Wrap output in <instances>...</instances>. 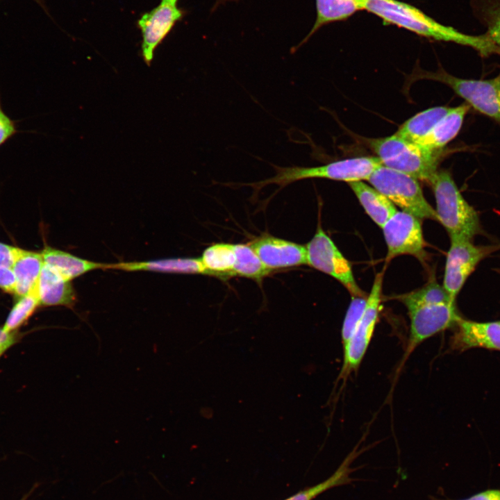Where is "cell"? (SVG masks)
Masks as SVG:
<instances>
[{
    "mask_svg": "<svg viewBox=\"0 0 500 500\" xmlns=\"http://www.w3.org/2000/svg\"><path fill=\"white\" fill-rule=\"evenodd\" d=\"M365 10L382 19L418 35L437 41L471 47L483 56L500 54L499 48L487 33L471 35L435 20L414 6L399 0H366Z\"/></svg>",
    "mask_w": 500,
    "mask_h": 500,
    "instance_id": "1",
    "label": "cell"
},
{
    "mask_svg": "<svg viewBox=\"0 0 500 500\" xmlns=\"http://www.w3.org/2000/svg\"><path fill=\"white\" fill-rule=\"evenodd\" d=\"M428 183L434 193L438 222L450 239L472 240L481 230L479 217L460 193L451 174L438 170Z\"/></svg>",
    "mask_w": 500,
    "mask_h": 500,
    "instance_id": "2",
    "label": "cell"
},
{
    "mask_svg": "<svg viewBox=\"0 0 500 500\" xmlns=\"http://www.w3.org/2000/svg\"><path fill=\"white\" fill-rule=\"evenodd\" d=\"M382 165L376 156H362L344 159L315 167H279L273 165L276 174L256 183L244 184L258 191L269 184L286 185L307 178H326L347 183L367 181L373 172Z\"/></svg>",
    "mask_w": 500,
    "mask_h": 500,
    "instance_id": "3",
    "label": "cell"
},
{
    "mask_svg": "<svg viewBox=\"0 0 500 500\" xmlns=\"http://www.w3.org/2000/svg\"><path fill=\"white\" fill-rule=\"evenodd\" d=\"M382 165L428 183L438 171L441 153L430 151L397 133L368 140Z\"/></svg>",
    "mask_w": 500,
    "mask_h": 500,
    "instance_id": "4",
    "label": "cell"
},
{
    "mask_svg": "<svg viewBox=\"0 0 500 500\" xmlns=\"http://www.w3.org/2000/svg\"><path fill=\"white\" fill-rule=\"evenodd\" d=\"M367 181L402 211L421 220L438 222L435 210L425 199L418 180L414 177L381 165Z\"/></svg>",
    "mask_w": 500,
    "mask_h": 500,
    "instance_id": "5",
    "label": "cell"
},
{
    "mask_svg": "<svg viewBox=\"0 0 500 500\" xmlns=\"http://www.w3.org/2000/svg\"><path fill=\"white\" fill-rule=\"evenodd\" d=\"M413 78L439 81L452 89L476 111L500 122V74L487 80L454 76L442 69L436 72L418 71Z\"/></svg>",
    "mask_w": 500,
    "mask_h": 500,
    "instance_id": "6",
    "label": "cell"
},
{
    "mask_svg": "<svg viewBox=\"0 0 500 500\" xmlns=\"http://www.w3.org/2000/svg\"><path fill=\"white\" fill-rule=\"evenodd\" d=\"M383 279V272L376 274L362 317L350 339L342 346L343 362L338 381L343 385L359 368L372 339L380 311Z\"/></svg>",
    "mask_w": 500,
    "mask_h": 500,
    "instance_id": "7",
    "label": "cell"
},
{
    "mask_svg": "<svg viewBox=\"0 0 500 500\" xmlns=\"http://www.w3.org/2000/svg\"><path fill=\"white\" fill-rule=\"evenodd\" d=\"M307 264L339 281L351 296H366L358 285L349 260L341 253L320 224L306 244Z\"/></svg>",
    "mask_w": 500,
    "mask_h": 500,
    "instance_id": "8",
    "label": "cell"
},
{
    "mask_svg": "<svg viewBox=\"0 0 500 500\" xmlns=\"http://www.w3.org/2000/svg\"><path fill=\"white\" fill-rule=\"evenodd\" d=\"M408 312L410 317L409 336L397 373L421 343L447 328L454 327L461 318L456 303H452L422 305L408 310Z\"/></svg>",
    "mask_w": 500,
    "mask_h": 500,
    "instance_id": "9",
    "label": "cell"
},
{
    "mask_svg": "<svg viewBox=\"0 0 500 500\" xmlns=\"http://www.w3.org/2000/svg\"><path fill=\"white\" fill-rule=\"evenodd\" d=\"M446 259L442 286L456 301L459 292L478 264L500 249V245H475L472 240L452 238Z\"/></svg>",
    "mask_w": 500,
    "mask_h": 500,
    "instance_id": "10",
    "label": "cell"
},
{
    "mask_svg": "<svg viewBox=\"0 0 500 500\" xmlns=\"http://www.w3.org/2000/svg\"><path fill=\"white\" fill-rule=\"evenodd\" d=\"M388 252L386 262L401 255H410L424 262L427 258L421 219L404 212L397 211L382 228Z\"/></svg>",
    "mask_w": 500,
    "mask_h": 500,
    "instance_id": "11",
    "label": "cell"
},
{
    "mask_svg": "<svg viewBox=\"0 0 500 500\" xmlns=\"http://www.w3.org/2000/svg\"><path fill=\"white\" fill-rule=\"evenodd\" d=\"M178 1L161 0L138 21L142 36V56L148 65H151L156 48L184 16V10L178 7Z\"/></svg>",
    "mask_w": 500,
    "mask_h": 500,
    "instance_id": "12",
    "label": "cell"
},
{
    "mask_svg": "<svg viewBox=\"0 0 500 500\" xmlns=\"http://www.w3.org/2000/svg\"><path fill=\"white\" fill-rule=\"evenodd\" d=\"M271 272L307 264L306 246L263 234L248 243Z\"/></svg>",
    "mask_w": 500,
    "mask_h": 500,
    "instance_id": "13",
    "label": "cell"
},
{
    "mask_svg": "<svg viewBox=\"0 0 500 500\" xmlns=\"http://www.w3.org/2000/svg\"><path fill=\"white\" fill-rule=\"evenodd\" d=\"M454 327L451 350L462 352L481 348L500 351V321L478 322L461 317Z\"/></svg>",
    "mask_w": 500,
    "mask_h": 500,
    "instance_id": "14",
    "label": "cell"
},
{
    "mask_svg": "<svg viewBox=\"0 0 500 500\" xmlns=\"http://www.w3.org/2000/svg\"><path fill=\"white\" fill-rule=\"evenodd\" d=\"M40 305L62 306L72 308L76 294L71 283L52 268L44 263L35 288Z\"/></svg>",
    "mask_w": 500,
    "mask_h": 500,
    "instance_id": "15",
    "label": "cell"
},
{
    "mask_svg": "<svg viewBox=\"0 0 500 500\" xmlns=\"http://www.w3.org/2000/svg\"><path fill=\"white\" fill-rule=\"evenodd\" d=\"M469 108L467 103L450 108L444 117L417 144L442 153L446 145L459 133Z\"/></svg>",
    "mask_w": 500,
    "mask_h": 500,
    "instance_id": "16",
    "label": "cell"
},
{
    "mask_svg": "<svg viewBox=\"0 0 500 500\" xmlns=\"http://www.w3.org/2000/svg\"><path fill=\"white\" fill-rule=\"evenodd\" d=\"M43 265L41 252L16 248L11 267L16 278V297L26 295L35 290Z\"/></svg>",
    "mask_w": 500,
    "mask_h": 500,
    "instance_id": "17",
    "label": "cell"
},
{
    "mask_svg": "<svg viewBox=\"0 0 500 500\" xmlns=\"http://www.w3.org/2000/svg\"><path fill=\"white\" fill-rule=\"evenodd\" d=\"M105 269L123 271H153L178 274H206L200 258H169L144 262H119L106 264Z\"/></svg>",
    "mask_w": 500,
    "mask_h": 500,
    "instance_id": "18",
    "label": "cell"
},
{
    "mask_svg": "<svg viewBox=\"0 0 500 500\" xmlns=\"http://www.w3.org/2000/svg\"><path fill=\"white\" fill-rule=\"evenodd\" d=\"M348 183L366 213L380 228L397 211L395 206L374 187L362 181Z\"/></svg>",
    "mask_w": 500,
    "mask_h": 500,
    "instance_id": "19",
    "label": "cell"
},
{
    "mask_svg": "<svg viewBox=\"0 0 500 500\" xmlns=\"http://www.w3.org/2000/svg\"><path fill=\"white\" fill-rule=\"evenodd\" d=\"M41 253L44 263L68 281L93 269H104L106 265L82 259L49 246Z\"/></svg>",
    "mask_w": 500,
    "mask_h": 500,
    "instance_id": "20",
    "label": "cell"
},
{
    "mask_svg": "<svg viewBox=\"0 0 500 500\" xmlns=\"http://www.w3.org/2000/svg\"><path fill=\"white\" fill-rule=\"evenodd\" d=\"M315 1L316 19L311 31L301 44L321 27L347 19L358 11L365 10L366 0H315Z\"/></svg>",
    "mask_w": 500,
    "mask_h": 500,
    "instance_id": "21",
    "label": "cell"
},
{
    "mask_svg": "<svg viewBox=\"0 0 500 500\" xmlns=\"http://www.w3.org/2000/svg\"><path fill=\"white\" fill-rule=\"evenodd\" d=\"M357 445L344 458L337 470L323 482L302 490L285 500H312L317 496L331 488L349 484L353 479L351 474L356 470L351 465L353 460L362 453Z\"/></svg>",
    "mask_w": 500,
    "mask_h": 500,
    "instance_id": "22",
    "label": "cell"
},
{
    "mask_svg": "<svg viewBox=\"0 0 500 500\" xmlns=\"http://www.w3.org/2000/svg\"><path fill=\"white\" fill-rule=\"evenodd\" d=\"M449 108L436 106L418 112L401 125L395 133L407 140L418 143L444 117Z\"/></svg>",
    "mask_w": 500,
    "mask_h": 500,
    "instance_id": "23",
    "label": "cell"
},
{
    "mask_svg": "<svg viewBox=\"0 0 500 500\" xmlns=\"http://www.w3.org/2000/svg\"><path fill=\"white\" fill-rule=\"evenodd\" d=\"M207 275L222 278L234 276V244L217 243L207 247L200 258Z\"/></svg>",
    "mask_w": 500,
    "mask_h": 500,
    "instance_id": "24",
    "label": "cell"
},
{
    "mask_svg": "<svg viewBox=\"0 0 500 500\" xmlns=\"http://www.w3.org/2000/svg\"><path fill=\"white\" fill-rule=\"evenodd\" d=\"M234 250L235 254L234 276H239L260 281L272 272L265 267L248 244H234Z\"/></svg>",
    "mask_w": 500,
    "mask_h": 500,
    "instance_id": "25",
    "label": "cell"
},
{
    "mask_svg": "<svg viewBox=\"0 0 500 500\" xmlns=\"http://www.w3.org/2000/svg\"><path fill=\"white\" fill-rule=\"evenodd\" d=\"M400 300L407 310L431 303H456L444 287L437 282L435 276L431 277L422 288L401 296Z\"/></svg>",
    "mask_w": 500,
    "mask_h": 500,
    "instance_id": "26",
    "label": "cell"
},
{
    "mask_svg": "<svg viewBox=\"0 0 500 500\" xmlns=\"http://www.w3.org/2000/svg\"><path fill=\"white\" fill-rule=\"evenodd\" d=\"M17 298L2 326L6 331H19L40 306L35 290L26 295Z\"/></svg>",
    "mask_w": 500,
    "mask_h": 500,
    "instance_id": "27",
    "label": "cell"
},
{
    "mask_svg": "<svg viewBox=\"0 0 500 500\" xmlns=\"http://www.w3.org/2000/svg\"><path fill=\"white\" fill-rule=\"evenodd\" d=\"M472 8L486 26V33L500 49V0H472Z\"/></svg>",
    "mask_w": 500,
    "mask_h": 500,
    "instance_id": "28",
    "label": "cell"
},
{
    "mask_svg": "<svg viewBox=\"0 0 500 500\" xmlns=\"http://www.w3.org/2000/svg\"><path fill=\"white\" fill-rule=\"evenodd\" d=\"M367 296H352L345 315L341 331L342 346L353 335L358 326L366 306Z\"/></svg>",
    "mask_w": 500,
    "mask_h": 500,
    "instance_id": "29",
    "label": "cell"
},
{
    "mask_svg": "<svg viewBox=\"0 0 500 500\" xmlns=\"http://www.w3.org/2000/svg\"><path fill=\"white\" fill-rule=\"evenodd\" d=\"M19 121L12 119L3 110L0 94V147L19 133L23 132L18 129Z\"/></svg>",
    "mask_w": 500,
    "mask_h": 500,
    "instance_id": "30",
    "label": "cell"
},
{
    "mask_svg": "<svg viewBox=\"0 0 500 500\" xmlns=\"http://www.w3.org/2000/svg\"><path fill=\"white\" fill-rule=\"evenodd\" d=\"M0 289L15 295L16 278L11 267L0 265Z\"/></svg>",
    "mask_w": 500,
    "mask_h": 500,
    "instance_id": "31",
    "label": "cell"
},
{
    "mask_svg": "<svg viewBox=\"0 0 500 500\" xmlns=\"http://www.w3.org/2000/svg\"><path fill=\"white\" fill-rule=\"evenodd\" d=\"M24 333L19 331H6L0 327V358L11 347L19 343Z\"/></svg>",
    "mask_w": 500,
    "mask_h": 500,
    "instance_id": "32",
    "label": "cell"
},
{
    "mask_svg": "<svg viewBox=\"0 0 500 500\" xmlns=\"http://www.w3.org/2000/svg\"><path fill=\"white\" fill-rule=\"evenodd\" d=\"M431 500H455L449 499H437L433 497ZM457 500H500V488L487 489L484 491L474 494V495L463 499Z\"/></svg>",
    "mask_w": 500,
    "mask_h": 500,
    "instance_id": "33",
    "label": "cell"
},
{
    "mask_svg": "<svg viewBox=\"0 0 500 500\" xmlns=\"http://www.w3.org/2000/svg\"><path fill=\"white\" fill-rule=\"evenodd\" d=\"M16 247L0 242V265L12 267Z\"/></svg>",
    "mask_w": 500,
    "mask_h": 500,
    "instance_id": "34",
    "label": "cell"
},
{
    "mask_svg": "<svg viewBox=\"0 0 500 500\" xmlns=\"http://www.w3.org/2000/svg\"><path fill=\"white\" fill-rule=\"evenodd\" d=\"M34 1H36L38 4H40L41 7H42L44 9H45V10H47L45 8V6H44V2H43L44 0H34Z\"/></svg>",
    "mask_w": 500,
    "mask_h": 500,
    "instance_id": "35",
    "label": "cell"
},
{
    "mask_svg": "<svg viewBox=\"0 0 500 500\" xmlns=\"http://www.w3.org/2000/svg\"><path fill=\"white\" fill-rule=\"evenodd\" d=\"M225 1H230V0H220V1H222V2Z\"/></svg>",
    "mask_w": 500,
    "mask_h": 500,
    "instance_id": "36",
    "label": "cell"
}]
</instances>
